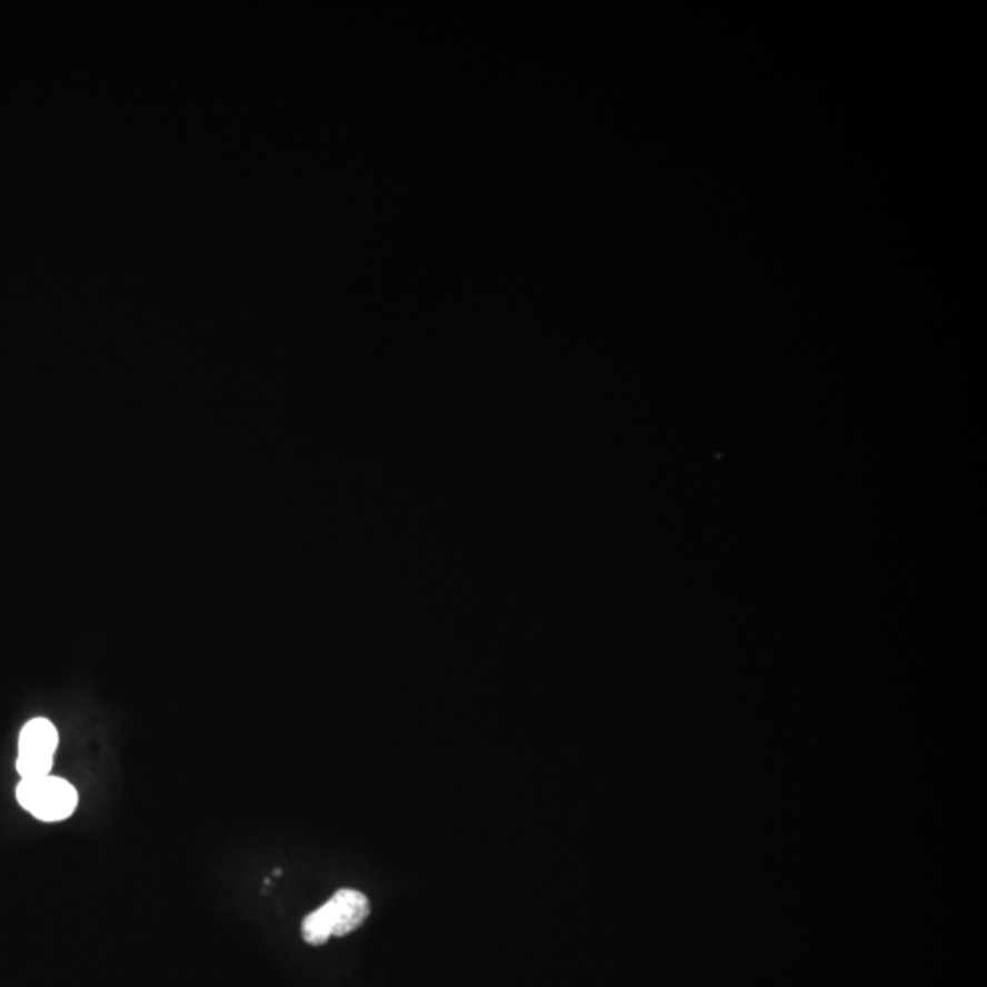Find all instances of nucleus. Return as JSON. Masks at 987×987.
<instances>
[{
    "label": "nucleus",
    "mask_w": 987,
    "mask_h": 987,
    "mask_svg": "<svg viewBox=\"0 0 987 987\" xmlns=\"http://www.w3.org/2000/svg\"><path fill=\"white\" fill-rule=\"evenodd\" d=\"M17 802L33 818L59 822L70 818L78 808V790L62 777L48 776L21 779L16 790Z\"/></svg>",
    "instance_id": "f03ea898"
},
{
    "label": "nucleus",
    "mask_w": 987,
    "mask_h": 987,
    "mask_svg": "<svg viewBox=\"0 0 987 987\" xmlns=\"http://www.w3.org/2000/svg\"><path fill=\"white\" fill-rule=\"evenodd\" d=\"M59 734L52 720L36 717L22 726L16 768L21 779L48 776L53 768Z\"/></svg>",
    "instance_id": "7ed1b4c3"
},
{
    "label": "nucleus",
    "mask_w": 987,
    "mask_h": 987,
    "mask_svg": "<svg viewBox=\"0 0 987 987\" xmlns=\"http://www.w3.org/2000/svg\"><path fill=\"white\" fill-rule=\"evenodd\" d=\"M370 915V901L362 893L340 889L322 907L302 921L303 940L322 946L331 936H346L359 929Z\"/></svg>",
    "instance_id": "f257e3e1"
}]
</instances>
